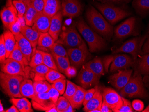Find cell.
Returning a JSON list of instances; mask_svg holds the SVG:
<instances>
[{
  "label": "cell",
  "mask_w": 149,
  "mask_h": 112,
  "mask_svg": "<svg viewBox=\"0 0 149 112\" xmlns=\"http://www.w3.org/2000/svg\"><path fill=\"white\" fill-rule=\"evenodd\" d=\"M86 16L92 29L107 40L111 39L113 33V27L100 13L90 6L86 11Z\"/></svg>",
  "instance_id": "1"
},
{
  "label": "cell",
  "mask_w": 149,
  "mask_h": 112,
  "mask_svg": "<svg viewBox=\"0 0 149 112\" xmlns=\"http://www.w3.org/2000/svg\"><path fill=\"white\" fill-rule=\"evenodd\" d=\"M77 26L79 31L88 43L89 51L96 52L107 47V44L104 38L88 26L83 19H79L77 23Z\"/></svg>",
  "instance_id": "2"
},
{
  "label": "cell",
  "mask_w": 149,
  "mask_h": 112,
  "mask_svg": "<svg viewBox=\"0 0 149 112\" xmlns=\"http://www.w3.org/2000/svg\"><path fill=\"white\" fill-rule=\"evenodd\" d=\"M24 77L20 75H13L1 72V85L4 93L12 98L23 97L20 87Z\"/></svg>",
  "instance_id": "3"
},
{
  "label": "cell",
  "mask_w": 149,
  "mask_h": 112,
  "mask_svg": "<svg viewBox=\"0 0 149 112\" xmlns=\"http://www.w3.org/2000/svg\"><path fill=\"white\" fill-rule=\"evenodd\" d=\"M120 93L123 97L130 98H146L149 96L139 73H137L131 77L127 84L120 89Z\"/></svg>",
  "instance_id": "4"
},
{
  "label": "cell",
  "mask_w": 149,
  "mask_h": 112,
  "mask_svg": "<svg viewBox=\"0 0 149 112\" xmlns=\"http://www.w3.org/2000/svg\"><path fill=\"white\" fill-rule=\"evenodd\" d=\"M94 5L112 25H114L130 15L129 12L113 4L99 3L95 1Z\"/></svg>",
  "instance_id": "5"
},
{
  "label": "cell",
  "mask_w": 149,
  "mask_h": 112,
  "mask_svg": "<svg viewBox=\"0 0 149 112\" xmlns=\"http://www.w3.org/2000/svg\"><path fill=\"white\" fill-rule=\"evenodd\" d=\"M56 42L64 45L68 49L79 48L86 46L74 25L63 31L60 35V38Z\"/></svg>",
  "instance_id": "6"
},
{
  "label": "cell",
  "mask_w": 149,
  "mask_h": 112,
  "mask_svg": "<svg viewBox=\"0 0 149 112\" xmlns=\"http://www.w3.org/2000/svg\"><path fill=\"white\" fill-rule=\"evenodd\" d=\"M68 53L71 65L78 68L83 66L91 56L87 46L79 48H69Z\"/></svg>",
  "instance_id": "7"
},
{
  "label": "cell",
  "mask_w": 149,
  "mask_h": 112,
  "mask_svg": "<svg viewBox=\"0 0 149 112\" xmlns=\"http://www.w3.org/2000/svg\"><path fill=\"white\" fill-rule=\"evenodd\" d=\"M100 78L84 65L81 67L77 77L78 83L82 87L88 88L97 86L99 83Z\"/></svg>",
  "instance_id": "8"
},
{
  "label": "cell",
  "mask_w": 149,
  "mask_h": 112,
  "mask_svg": "<svg viewBox=\"0 0 149 112\" xmlns=\"http://www.w3.org/2000/svg\"><path fill=\"white\" fill-rule=\"evenodd\" d=\"M140 40L139 38H134L125 42L118 49L113 52V54L118 53L124 52L131 54L134 58H136L139 53H141V44L143 42L144 39L147 37Z\"/></svg>",
  "instance_id": "9"
},
{
  "label": "cell",
  "mask_w": 149,
  "mask_h": 112,
  "mask_svg": "<svg viewBox=\"0 0 149 112\" xmlns=\"http://www.w3.org/2000/svg\"><path fill=\"white\" fill-rule=\"evenodd\" d=\"M0 17L4 26L8 29L18 18V12L12 0L7 1L6 6L0 13Z\"/></svg>",
  "instance_id": "10"
},
{
  "label": "cell",
  "mask_w": 149,
  "mask_h": 112,
  "mask_svg": "<svg viewBox=\"0 0 149 112\" xmlns=\"http://www.w3.org/2000/svg\"><path fill=\"white\" fill-rule=\"evenodd\" d=\"M102 97L103 102L105 103L113 112H115L123 105V97L112 88H106L104 89Z\"/></svg>",
  "instance_id": "11"
},
{
  "label": "cell",
  "mask_w": 149,
  "mask_h": 112,
  "mask_svg": "<svg viewBox=\"0 0 149 112\" xmlns=\"http://www.w3.org/2000/svg\"><path fill=\"white\" fill-rule=\"evenodd\" d=\"M61 1V11L63 16L72 18L80 15L82 7L79 0Z\"/></svg>",
  "instance_id": "12"
},
{
  "label": "cell",
  "mask_w": 149,
  "mask_h": 112,
  "mask_svg": "<svg viewBox=\"0 0 149 112\" xmlns=\"http://www.w3.org/2000/svg\"><path fill=\"white\" fill-rule=\"evenodd\" d=\"M1 64V70L4 73L10 75H20L24 78L26 77L25 69L21 64L12 58H7Z\"/></svg>",
  "instance_id": "13"
},
{
  "label": "cell",
  "mask_w": 149,
  "mask_h": 112,
  "mask_svg": "<svg viewBox=\"0 0 149 112\" xmlns=\"http://www.w3.org/2000/svg\"><path fill=\"white\" fill-rule=\"evenodd\" d=\"M31 100L33 107L36 110L46 112L56 106L51 100L48 93L36 94Z\"/></svg>",
  "instance_id": "14"
},
{
  "label": "cell",
  "mask_w": 149,
  "mask_h": 112,
  "mask_svg": "<svg viewBox=\"0 0 149 112\" xmlns=\"http://www.w3.org/2000/svg\"><path fill=\"white\" fill-rule=\"evenodd\" d=\"M136 19L131 17L120 24L114 30L115 36L118 39L125 38L131 35L134 30Z\"/></svg>",
  "instance_id": "15"
},
{
  "label": "cell",
  "mask_w": 149,
  "mask_h": 112,
  "mask_svg": "<svg viewBox=\"0 0 149 112\" xmlns=\"http://www.w3.org/2000/svg\"><path fill=\"white\" fill-rule=\"evenodd\" d=\"M132 70H125L119 71L109 77L110 83L118 90L124 87L130 80Z\"/></svg>",
  "instance_id": "16"
},
{
  "label": "cell",
  "mask_w": 149,
  "mask_h": 112,
  "mask_svg": "<svg viewBox=\"0 0 149 112\" xmlns=\"http://www.w3.org/2000/svg\"><path fill=\"white\" fill-rule=\"evenodd\" d=\"M131 58L127 55H116L113 56L110 68L111 72L130 67L133 64Z\"/></svg>",
  "instance_id": "17"
},
{
  "label": "cell",
  "mask_w": 149,
  "mask_h": 112,
  "mask_svg": "<svg viewBox=\"0 0 149 112\" xmlns=\"http://www.w3.org/2000/svg\"><path fill=\"white\" fill-rule=\"evenodd\" d=\"M51 20L52 17L44 14L43 12L38 13L32 28L41 33L48 32Z\"/></svg>",
  "instance_id": "18"
},
{
  "label": "cell",
  "mask_w": 149,
  "mask_h": 112,
  "mask_svg": "<svg viewBox=\"0 0 149 112\" xmlns=\"http://www.w3.org/2000/svg\"><path fill=\"white\" fill-rule=\"evenodd\" d=\"M63 15L61 10L58 12L52 18L51 25L48 33L53 38L55 42L58 40L61 31Z\"/></svg>",
  "instance_id": "19"
},
{
  "label": "cell",
  "mask_w": 149,
  "mask_h": 112,
  "mask_svg": "<svg viewBox=\"0 0 149 112\" xmlns=\"http://www.w3.org/2000/svg\"><path fill=\"white\" fill-rule=\"evenodd\" d=\"M96 91L93 97L84 105L83 110L86 112H91L97 108H101L103 102L102 93L97 86H96Z\"/></svg>",
  "instance_id": "20"
},
{
  "label": "cell",
  "mask_w": 149,
  "mask_h": 112,
  "mask_svg": "<svg viewBox=\"0 0 149 112\" xmlns=\"http://www.w3.org/2000/svg\"><path fill=\"white\" fill-rule=\"evenodd\" d=\"M15 36L16 41L18 43L19 49L28 58V61L30 62L33 51L32 48L33 47L31 44L26 38L24 37L22 33Z\"/></svg>",
  "instance_id": "21"
},
{
  "label": "cell",
  "mask_w": 149,
  "mask_h": 112,
  "mask_svg": "<svg viewBox=\"0 0 149 112\" xmlns=\"http://www.w3.org/2000/svg\"><path fill=\"white\" fill-rule=\"evenodd\" d=\"M21 33L31 44L33 48L38 45V38L41 33L33 29L31 26L25 25L22 26Z\"/></svg>",
  "instance_id": "22"
},
{
  "label": "cell",
  "mask_w": 149,
  "mask_h": 112,
  "mask_svg": "<svg viewBox=\"0 0 149 112\" xmlns=\"http://www.w3.org/2000/svg\"><path fill=\"white\" fill-rule=\"evenodd\" d=\"M43 1L44 7L43 12L52 18L61 10L60 0H43Z\"/></svg>",
  "instance_id": "23"
},
{
  "label": "cell",
  "mask_w": 149,
  "mask_h": 112,
  "mask_svg": "<svg viewBox=\"0 0 149 112\" xmlns=\"http://www.w3.org/2000/svg\"><path fill=\"white\" fill-rule=\"evenodd\" d=\"M20 92L22 97L32 99L36 95L32 81L28 79H24L21 84Z\"/></svg>",
  "instance_id": "24"
},
{
  "label": "cell",
  "mask_w": 149,
  "mask_h": 112,
  "mask_svg": "<svg viewBox=\"0 0 149 112\" xmlns=\"http://www.w3.org/2000/svg\"><path fill=\"white\" fill-rule=\"evenodd\" d=\"M11 102L15 105L21 112H33L31 107V103L26 97L12 98Z\"/></svg>",
  "instance_id": "25"
},
{
  "label": "cell",
  "mask_w": 149,
  "mask_h": 112,
  "mask_svg": "<svg viewBox=\"0 0 149 112\" xmlns=\"http://www.w3.org/2000/svg\"><path fill=\"white\" fill-rule=\"evenodd\" d=\"M85 92V88L78 86L76 93L68 100L74 109H79L83 104Z\"/></svg>",
  "instance_id": "26"
},
{
  "label": "cell",
  "mask_w": 149,
  "mask_h": 112,
  "mask_svg": "<svg viewBox=\"0 0 149 112\" xmlns=\"http://www.w3.org/2000/svg\"><path fill=\"white\" fill-rule=\"evenodd\" d=\"M85 66L100 78L104 73L102 62L99 57L95 58L84 64Z\"/></svg>",
  "instance_id": "27"
},
{
  "label": "cell",
  "mask_w": 149,
  "mask_h": 112,
  "mask_svg": "<svg viewBox=\"0 0 149 112\" xmlns=\"http://www.w3.org/2000/svg\"><path fill=\"white\" fill-rule=\"evenodd\" d=\"M5 39V44L6 50V58H8L11 53L13 51L16 43V40L15 35L9 31L7 30L3 33Z\"/></svg>",
  "instance_id": "28"
},
{
  "label": "cell",
  "mask_w": 149,
  "mask_h": 112,
  "mask_svg": "<svg viewBox=\"0 0 149 112\" xmlns=\"http://www.w3.org/2000/svg\"><path fill=\"white\" fill-rule=\"evenodd\" d=\"M8 58H12L13 60L18 62L22 65L23 68L25 69L26 67L29 65V61L26 57L18 47L17 42L16 43L15 48L13 49Z\"/></svg>",
  "instance_id": "29"
},
{
  "label": "cell",
  "mask_w": 149,
  "mask_h": 112,
  "mask_svg": "<svg viewBox=\"0 0 149 112\" xmlns=\"http://www.w3.org/2000/svg\"><path fill=\"white\" fill-rule=\"evenodd\" d=\"M27 9L24 15V17L26 25L29 26H32L38 13L33 6L31 3V1H28L27 2Z\"/></svg>",
  "instance_id": "30"
},
{
  "label": "cell",
  "mask_w": 149,
  "mask_h": 112,
  "mask_svg": "<svg viewBox=\"0 0 149 112\" xmlns=\"http://www.w3.org/2000/svg\"><path fill=\"white\" fill-rule=\"evenodd\" d=\"M32 68V71L35 73L34 80L36 81H45L46 76L50 68L45 64H42Z\"/></svg>",
  "instance_id": "31"
},
{
  "label": "cell",
  "mask_w": 149,
  "mask_h": 112,
  "mask_svg": "<svg viewBox=\"0 0 149 112\" xmlns=\"http://www.w3.org/2000/svg\"><path fill=\"white\" fill-rule=\"evenodd\" d=\"M55 43V41L48 32L42 33L38 38V46L39 47L50 49Z\"/></svg>",
  "instance_id": "32"
},
{
  "label": "cell",
  "mask_w": 149,
  "mask_h": 112,
  "mask_svg": "<svg viewBox=\"0 0 149 112\" xmlns=\"http://www.w3.org/2000/svg\"><path fill=\"white\" fill-rule=\"evenodd\" d=\"M52 55L55 58L58 71L65 74L66 70L71 66L69 58L60 56L55 54Z\"/></svg>",
  "instance_id": "33"
},
{
  "label": "cell",
  "mask_w": 149,
  "mask_h": 112,
  "mask_svg": "<svg viewBox=\"0 0 149 112\" xmlns=\"http://www.w3.org/2000/svg\"><path fill=\"white\" fill-rule=\"evenodd\" d=\"M132 4L135 10L140 14L149 11V0H134Z\"/></svg>",
  "instance_id": "34"
},
{
  "label": "cell",
  "mask_w": 149,
  "mask_h": 112,
  "mask_svg": "<svg viewBox=\"0 0 149 112\" xmlns=\"http://www.w3.org/2000/svg\"><path fill=\"white\" fill-rule=\"evenodd\" d=\"M36 94L47 93L52 88V85L45 81H36L33 83Z\"/></svg>",
  "instance_id": "35"
},
{
  "label": "cell",
  "mask_w": 149,
  "mask_h": 112,
  "mask_svg": "<svg viewBox=\"0 0 149 112\" xmlns=\"http://www.w3.org/2000/svg\"><path fill=\"white\" fill-rule=\"evenodd\" d=\"M43 55L42 51L34 50L32 55L31 61L29 62V65L31 68L43 64Z\"/></svg>",
  "instance_id": "36"
},
{
  "label": "cell",
  "mask_w": 149,
  "mask_h": 112,
  "mask_svg": "<svg viewBox=\"0 0 149 112\" xmlns=\"http://www.w3.org/2000/svg\"><path fill=\"white\" fill-rule=\"evenodd\" d=\"M139 69L141 74L149 75V54L141 57L139 61Z\"/></svg>",
  "instance_id": "37"
},
{
  "label": "cell",
  "mask_w": 149,
  "mask_h": 112,
  "mask_svg": "<svg viewBox=\"0 0 149 112\" xmlns=\"http://www.w3.org/2000/svg\"><path fill=\"white\" fill-rule=\"evenodd\" d=\"M49 49L52 52V54H55L60 56L69 58L68 51L65 50L62 44L57 42H55Z\"/></svg>",
  "instance_id": "38"
},
{
  "label": "cell",
  "mask_w": 149,
  "mask_h": 112,
  "mask_svg": "<svg viewBox=\"0 0 149 112\" xmlns=\"http://www.w3.org/2000/svg\"><path fill=\"white\" fill-rule=\"evenodd\" d=\"M43 55V63L48 67L50 69L58 71L56 61L54 58L52 54H50L49 53L46 52L42 51Z\"/></svg>",
  "instance_id": "39"
},
{
  "label": "cell",
  "mask_w": 149,
  "mask_h": 112,
  "mask_svg": "<svg viewBox=\"0 0 149 112\" xmlns=\"http://www.w3.org/2000/svg\"><path fill=\"white\" fill-rule=\"evenodd\" d=\"M13 3L18 12V17L20 18L24 17V15L27 9V2H24L21 1L13 0Z\"/></svg>",
  "instance_id": "40"
},
{
  "label": "cell",
  "mask_w": 149,
  "mask_h": 112,
  "mask_svg": "<svg viewBox=\"0 0 149 112\" xmlns=\"http://www.w3.org/2000/svg\"><path fill=\"white\" fill-rule=\"evenodd\" d=\"M78 88V86L74 84L70 81L67 80V86H66V90L63 94V97L68 99L70 100V99L76 93Z\"/></svg>",
  "instance_id": "41"
},
{
  "label": "cell",
  "mask_w": 149,
  "mask_h": 112,
  "mask_svg": "<svg viewBox=\"0 0 149 112\" xmlns=\"http://www.w3.org/2000/svg\"><path fill=\"white\" fill-rule=\"evenodd\" d=\"M46 80L51 83L59 79H66L65 76L59 72V71L54 69H50L46 76Z\"/></svg>",
  "instance_id": "42"
},
{
  "label": "cell",
  "mask_w": 149,
  "mask_h": 112,
  "mask_svg": "<svg viewBox=\"0 0 149 112\" xmlns=\"http://www.w3.org/2000/svg\"><path fill=\"white\" fill-rule=\"evenodd\" d=\"M66 79H59L54 82L52 84V86L56 88L58 92L60 95L64 94L66 88Z\"/></svg>",
  "instance_id": "43"
},
{
  "label": "cell",
  "mask_w": 149,
  "mask_h": 112,
  "mask_svg": "<svg viewBox=\"0 0 149 112\" xmlns=\"http://www.w3.org/2000/svg\"><path fill=\"white\" fill-rule=\"evenodd\" d=\"M70 104L69 101L65 97H59L56 104L58 112H64Z\"/></svg>",
  "instance_id": "44"
},
{
  "label": "cell",
  "mask_w": 149,
  "mask_h": 112,
  "mask_svg": "<svg viewBox=\"0 0 149 112\" xmlns=\"http://www.w3.org/2000/svg\"><path fill=\"white\" fill-rule=\"evenodd\" d=\"M123 104L119 109L115 112H133L134 109L132 104L129 100L123 97Z\"/></svg>",
  "instance_id": "45"
},
{
  "label": "cell",
  "mask_w": 149,
  "mask_h": 112,
  "mask_svg": "<svg viewBox=\"0 0 149 112\" xmlns=\"http://www.w3.org/2000/svg\"><path fill=\"white\" fill-rule=\"evenodd\" d=\"M0 62L2 63L6 60V50L5 44L4 35L2 34L0 37Z\"/></svg>",
  "instance_id": "46"
},
{
  "label": "cell",
  "mask_w": 149,
  "mask_h": 112,
  "mask_svg": "<svg viewBox=\"0 0 149 112\" xmlns=\"http://www.w3.org/2000/svg\"><path fill=\"white\" fill-rule=\"evenodd\" d=\"M9 30L15 35L21 33L22 24L18 17L17 20L10 26Z\"/></svg>",
  "instance_id": "47"
},
{
  "label": "cell",
  "mask_w": 149,
  "mask_h": 112,
  "mask_svg": "<svg viewBox=\"0 0 149 112\" xmlns=\"http://www.w3.org/2000/svg\"><path fill=\"white\" fill-rule=\"evenodd\" d=\"M33 6L38 13L42 12L44 7L43 0H31Z\"/></svg>",
  "instance_id": "48"
},
{
  "label": "cell",
  "mask_w": 149,
  "mask_h": 112,
  "mask_svg": "<svg viewBox=\"0 0 149 112\" xmlns=\"http://www.w3.org/2000/svg\"><path fill=\"white\" fill-rule=\"evenodd\" d=\"M47 93L49 94V97L52 102L56 104L60 95L59 92L56 88L52 87V88Z\"/></svg>",
  "instance_id": "49"
},
{
  "label": "cell",
  "mask_w": 149,
  "mask_h": 112,
  "mask_svg": "<svg viewBox=\"0 0 149 112\" xmlns=\"http://www.w3.org/2000/svg\"><path fill=\"white\" fill-rule=\"evenodd\" d=\"M100 3L114 5H125L129 3L131 0H98Z\"/></svg>",
  "instance_id": "50"
},
{
  "label": "cell",
  "mask_w": 149,
  "mask_h": 112,
  "mask_svg": "<svg viewBox=\"0 0 149 112\" xmlns=\"http://www.w3.org/2000/svg\"><path fill=\"white\" fill-rule=\"evenodd\" d=\"M132 107L135 111L141 112L143 110L144 104L142 101L139 100H135L132 103Z\"/></svg>",
  "instance_id": "51"
},
{
  "label": "cell",
  "mask_w": 149,
  "mask_h": 112,
  "mask_svg": "<svg viewBox=\"0 0 149 112\" xmlns=\"http://www.w3.org/2000/svg\"><path fill=\"white\" fill-rule=\"evenodd\" d=\"M96 91V88H92L91 89L88 90L86 91L85 92V95H84V101L83 105L84 106L86 105L88 101L91 100V98L93 97L94 94L95 93Z\"/></svg>",
  "instance_id": "52"
},
{
  "label": "cell",
  "mask_w": 149,
  "mask_h": 112,
  "mask_svg": "<svg viewBox=\"0 0 149 112\" xmlns=\"http://www.w3.org/2000/svg\"><path fill=\"white\" fill-rule=\"evenodd\" d=\"M65 74L69 78L76 77L77 75V70L76 67L73 66H70L66 70Z\"/></svg>",
  "instance_id": "53"
},
{
  "label": "cell",
  "mask_w": 149,
  "mask_h": 112,
  "mask_svg": "<svg viewBox=\"0 0 149 112\" xmlns=\"http://www.w3.org/2000/svg\"><path fill=\"white\" fill-rule=\"evenodd\" d=\"M141 54L143 55L149 54V35H148L146 37V41L144 43Z\"/></svg>",
  "instance_id": "54"
},
{
  "label": "cell",
  "mask_w": 149,
  "mask_h": 112,
  "mask_svg": "<svg viewBox=\"0 0 149 112\" xmlns=\"http://www.w3.org/2000/svg\"><path fill=\"white\" fill-rule=\"evenodd\" d=\"M101 112H112L113 110L104 102H103L101 107Z\"/></svg>",
  "instance_id": "55"
},
{
  "label": "cell",
  "mask_w": 149,
  "mask_h": 112,
  "mask_svg": "<svg viewBox=\"0 0 149 112\" xmlns=\"http://www.w3.org/2000/svg\"><path fill=\"white\" fill-rule=\"evenodd\" d=\"M6 112H19L18 109L15 105H12L10 108L5 111Z\"/></svg>",
  "instance_id": "56"
},
{
  "label": "cell",
  "mask_w": 149,
  "mask_h": 112,
  "mask_svg": "<svg viewBox=\"0 0 149 112\" xmlns=\"http://www.w3.org/2000/svg\"><path fill=\"white\" fill-rule=\"evenodd\" d=\"M74 112V108L72 106L71 104H69L68 106L67 109L64 110V112Z\"/></svg>",
  "instance_id": "57"
},
{
  "label": "cell",
  "mask_w": 149,
  "mask_h": 112,
  "mask_svg": "<svg viewBox=\"0 0 149 112\" xmlns=\"http://www.w3.org/2000/svg\"><path fill=\"white\" fill-rule=\"evenodd\" d=\"M46 112H58V111L57 110L56 108V106H55L51 108L49 110L46 111Z\"/></svg>",
  "instance_id": "58"
},
{
  "label": "cell",
  "mask_w": 149,
  "mask_h": 112,
  "mask_svg": "<svg viewBox=\"0 0 149 112\" xmlns=\"http://www.w3.org/2000/svg\"><path fill=\"white\" fill-rule=\"evenodd\" d=\"M0 107H1V109H0V112H5V111H4V108H3V105H2V104L1 103V102H0Z\"/></svg>",
  "instance_id": "59"
},
{
  "label": "cell",
  "mask_w": 149,
  "mask_h": 112,
  "mask_svg": "<svg viewBox=\"0 0 149 112\" xmlns=\"http://www.w3.org/2000/svg\"><path fill=\"white\" fill-rule=\"evenodd\" d=\"M91 112H101V108H97L92 110Z\"/></svg>",
  "instance_id": "60"
},
{
  "label": "cell",
  "mask_w": 149,
  "mask_h": 112,
  "mask_svg": "<svg viewBox=\"0 0 149 112\" xmlns=\"http://www.w3.org/2000/svg\"><path fill=\"white\" fill-rule=\"evenodd\" d=\"M142 112H149V105L148 106H147L144 110H143Z\"/></svg>",
  "instance_id": "61"
},
{
  "label": "cell",
  "mask_w": 149,
  "mask_h": 112,
  "mask_svg": "<svg viewBox=\"0 0 149 112\" xmlns=\"http://www.w3.org/2000/svg\"><path fill=\"white\" fill-rule=\"evenodd\" d=\"M16 1H24V2H28V1H31V0H16Z\"/></svg>",
  "instance_id": "62"
},
{
  "label": "cell",
  "mask_w": 149,
  "mask_h": 112,
  "mask_svg": "<svg viewBox=\"0 0 149 112\" xmlns=\"http://www.w3.org/2000/svg\"><path fill=\"white\" fill-rule=\"evenodd\" d=\"M148 33H149V29H148Z\"/></svg>",
  "instance_id": "63"
}]
</instances>
